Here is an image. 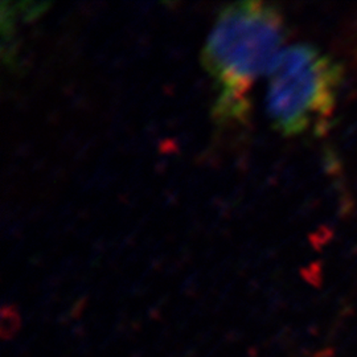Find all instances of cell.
Masks as SVG:
<instances>
[{
    "label": "cell",
    "instance_id": "obj_1",
    "mask_svg": "<svg viewBox=\"0 0 357 357\" xmlns=\"http://www.w3.org/2000/svg\"><path fill=\"white\" fill-rule=\"evenodd\" d=\"M281 11L265 1H237L224 7L203 48V65L215 79L213 115L218 122L243 119L250 86L268 75L283 51Z\"/></svg>",
    "mask_w": 357,
    "mask_h": 357
},
{
    "label": "cell",
    "instance_id": "obj_2",
    "mask_svg": "<svg viewBox=\"0 0 357 357\" xmlns=\"http://www.w3.org/2000/svg\"><path fill=\"white\" fill-rule=\"evenodd\" d=\"M342 76L339 64L312 45L283 50L268 75L266 112L273 126L286 137L323 132Z\"/></svg>",
    "mask_w": 357,
    "mask_h": 357
}]
</instances>
